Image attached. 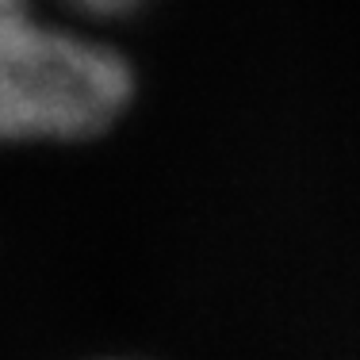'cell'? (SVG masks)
<instances>
[{
  "label": "cell",
  "mask_w": 360,
  "mask_h": 360,
  "mask_svg": "<svg viewBox=\"0 0 360 360\" xmlns=\"http://www.w3.org/2000/svg\"><path fill=\"white\" fill-rule=\"evenodd\" d=\"M131 100V70L104 42L0 4V142H77Z\"/></svg>",
  "instance_id": "6da1fadb"
},
{
  "label": "cell",
  "mask_w": 360,
  "mask_h": 360,
  "mask_svg": "<svg viewBox=\"0 0 360 360\" xmlns=\"http://www.w3.org/2000/svg\"><path fill=\"white\" fill-rule=\"evenodd\" d=\"M65 8H73L77 15H89V20H119V15L134 12L142 0H62Z\"/></svg>",
  "instance_id": "7a4b0ae2"
},
{
  "label": "cell",
  "mask_w": 360,
  "mask_h": 360,
  "mask_svg": "<svg viewBox=\"0 0 360 360\" xmlns=\"http://www.w3.org/2000/svg\"><path fill=\"white\" fill-rule=\"evenodd\" d=\"M0 4H4V0H0Z\"/></svg>",
  "instance_id": "3957f363"
}]
</instances>
